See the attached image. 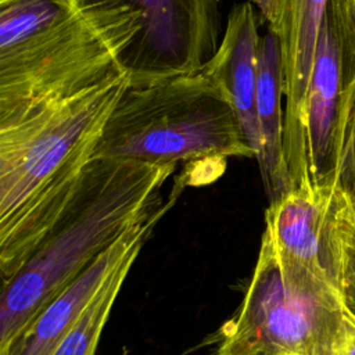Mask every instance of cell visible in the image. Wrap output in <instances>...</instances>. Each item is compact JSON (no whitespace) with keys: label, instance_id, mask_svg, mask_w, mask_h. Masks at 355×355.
Segmentation results:
<instances>
[{"label":"cell","instance_id":"obj_1","mask_svg":"<svg viewBox=\"0 0 355 355\" xmlns=\"http://www.w3.org/2000/svg\"><path fill=\"white\" fill-rule=\"evenodd\" d=\"M129 86L123 69L0 126V275L10 280L76 194Z\"/></svg>","mask_w":355,"mask_h":355},{"label":"cell","instance_id":"obj_2","mask_svg":"<svg viewBox=\"0 0 355 355\" xmlns=\"http://www.w3.org/2000/svg\"><path fill=\"white\" fill-rule=\"evenodd\" d=\"M139 31L119 1L0 0V126L123 71Z\"/></svg>","mask_w":355,"mask_h":355},{"label":"cell","instance_id":"obj_3","mask_svg":"<svg viewBox=\"0 0 355 355\" xmlns=\"http://www.w3.org/2000/svg\"><path fill=\"white\" fill-rule=\"evenodd\" d=\"M176 164L92 159L54 226L1 287L0 351L158 202Z\"/></svg>","mask_w":355,"mask_h":355},{"label":"cell","instance_id":"obj_4","mask_svg":"<svg viewBox=\"0 0 355 355\" xmlns=\"http://www.w3.org/2000/svg\"><path fill=\"white\" fill-rule=\"evenodd\" d=\"M255 158L223 89L201 71L128 86L92 159L211 164Z\"/></svg>","mask_w":355,"mask_h":355},{"label":"cell","instance_id":"obj_5","mask_svg":"<svg viewBox=\"0 0 355 355\" xmlns=\"http://www.w3.org/2000/svg\"><path fill=\"white\" fill-rule=\"evenodd\" d=\"M344 294L282 257L263 233L236 312L215 336V355H336Z\"/></svg>","mask_w":355,"mask_h":355},{"label":"cell","instance_id":"obj_6","mask_svg":"<svg viewBox=\"0 0 355 355\" xmlns=\"http://www.w3.org/2000/svg\"><path fill=\"white\" fill-rule=\"evenodd\" d=\"M119 1L139 15L140 31L121 55L129 86L193 73L216 51V0Z\"/></svg>","mask_w":355,"mask_h":355},{"label":"cell","instance_id":"obj_7","mask_svg":"<svg viewBox=\"0 0 355 355\" xmlns=\"http://www.w3.org/2000/svg\"><path fill=\"white\" fill-rule=\"evenodd\" d=\"M351 207L337 187H298L265 211L263 233L276 251L344 294L345 237Z\"/></svg>","mask_w":355,"mask_h":355},{"label":"cell","instance_id":"obj_8","mask_svg":"<svg viewBox=\"0 0 355 355\" xmlns=\"http://www.w3.org/2000/svg\"><path fill=\"white\" fill-rule=\"evenodd\" d=\"M183 176L184 175L179 176L166 202L162 200L155 202L147 214L55 295L39 315L0 351V355H53L110 275L132 252L143 248V244L153 233L155 225L175 204L183 187L189 184Z\"/></svg>","mask_w":355,"mask_h":355},{"label":"cell","instance_id":"obj_9","mask_svg":"<svg viewBox=\"0 0 355 355\" xmlns=\"http://www.w3.org/2000/svg\"><path fill=\"white\" fill-rule=\"evenodd\" d=\"M344 86L345 58L340 14L336 0H329L306 93L304 187L336 184Z\"/></svg>","mask_w":355,"mask_h":355},{"label":"cell","instance_id":"obj_10","mask_svg":"<svg viewBox=\"0 0 355 355\" xmlns=\"http://www.w3.org/2000/svg\"><path fill=\"white\" fill-rule=\"evenodd\" d=\"M329 0H276L273 29L282 44L284 73V157L291 187L306 183L305 104L318 40Z\"/></svg>","mask_w":355,"mask_h":355},{"label":"cell","instance_id":"obj_11","mask_svg":"<svg viewBox=\"0 0 355 355\" xmlns=\"http://www.w3.org/2000/svg\"><path fill=\"white\" fill-rule=\"evenodd\" d=\"M259 39L251 3L236 6L227 17L222 43L200 69L226 93L255 159L262 153L257 111Z\"/></svg>","mask_w":355,"mask_h":355},{"label":"cell","instance_id":"obj_12","mask_svg":"<svg viewBox=\"0 0 355 355\" xmlns=\"http://www.w3.org/2000/svg\"><path fill=\"white\" fill-rule=\"evenodd\" d=\"M284 73L282 44L268 28L258 46L257 111L262 135V153L257 159L269 204L293 190L284 157Z\"/></svg>","mask_w":355,"mask_h":355},{"label":"cell","instance_id":"obj_13","mask_svg":"<svg viewBox=\"0 0 355 355\" xmlns=\"http://www.w3.org/2000/svg\"><path fill=\"white\" fill-rule=\"evenodd\" d=\"M139 251L132 252L105 280L82 316L60 343L53 355H94L104 326L119 290L133 266Z\"/></svg>","mask_w":355,"mask_h":355},{"label":"cell","instance_id":"obj_14","mask_svg":"<svg viewBox=\"0 0 355 355\" xmlns=\"http://www.w3.org/2000/svg\"><path fill=\"white\" fill-rule=\"evenodd\" d=\"M337 187L347 198L355 220V75L345 80Z\"/></svg>","mask_w":355,"mask_h":355},{"label":"cell","instance_id":"obj_15","mask_svg":"<svg viewBox=\"0 0 355 355\" xmlns=\"http://www.w3.org/2000/svg\"><path fill=\"white\" fill-rule=\"evenodd\" d=\"M336 3L343 31L347 80L355 75V0H336Z\"/></svg>","mask_w":355,"mask_h":355},{"label":"cell","instance_id":"obj_16","mask_svg":"<svg viewBox=\"0 0 355 355\" xmlns=\"http://www.w3.org/2000/svg\"><path fill=\"white\" fill-rule=\"evenodd\" d=\"M344 302L355 312V220H349L345 237V265H344Z\"/></svg>","mask_w":355,"mask_h":355},{"label":"cell","instance_id":"obj_17","mask_svg":"<svg viewBox=\"0 0 355 355\" xmlns=\"http://www.w3.org/2000/svg\"><path fill=\"white\" fill-rule=\"evenodd\" d=\"M336 355H355V312L347 305L344 309V323Z\"/></svg>","mask_w":355,"mask_h":355}]
</instances>
